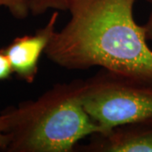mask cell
<instances>
[{"mask_svg": "<svg viewBox=\"0 0 152 152\" xmlns=\"http://www.w3.org/2000/svg\"><path fill=\"white\" fill-rule=\"evenodd\" d=\"M135 0H68L70 19L45 54L69 70L100 67L152 83V50L134 19Z\"/></svg>", "mask_w": 152, "mask_h": 152, "instance_id": "6da1fadb", "label": "cell"}, {"mask_svg": "<svg viewBox=\"0 0 152 152\" xmlns=\"http://www.w3.org/2000/svg\"><path fill=\"white\" fill-rule=\"evenodd\" d=\"M85 80L56 84L33 101L8 108L9 128L0 150L71 152L88 135L102 134L82 104Z\"/></svg>", "mask_w": 152, "mask_h": 152, "instance_id": "7a4b0ae2", "label": "cell"}, {"mask_svg": "<svg viewBox=\"0 0 152 152\" xmlns=\"http://www.w3.org/2000/svg\"><path fill=\"white\" fill-rule=\"evenodd\" d=\"M82 104L102 134L122 125L152 124V83L101 69L85 80Z\"/></svg>", "mask_w": 152, "mask_h": 152, "instance_id": "3957f363", "label": "cell"}, {"mask_svg": "<svg viewBox=\"0 0 152 152\" xmlns=\"http://www.w3.org/2000/svg\"><path fill=\"white\" fill-rule=\"evenodd\" d=\"M58 18V12L56 10L45 26L32 35L16 37L1 49L10 61L13 73L24 81L32 83L35 80L38 63L56 31Z\"/></svg>", "mask_w": 152, "mask_h": 152, "instance_id": "277c9868", "label": "cell"}, {"mask_svg": "<svg viewBox=\"0 0 152 152\" xmlns=\"http://www.w3.org/2000/svg\"><path fill=\"white\" fill-rule=\"evenodd\" d=\"M86 145H76L75 151L152 152V124L122 125L106 134H95Z\"/></svg>", "mask_w": 152, "mask_h": 152, "instance_id": "5b68a950", "label": "cell"}, {"mask_svg": "<svg viewBox=\"0 0 152 152\" xmlns=\"http://www.w3.org/2000/svg\"><path fill=\"white\" fill-rule=\"evenodd\" d=\"M68 9V0H31V14L38 16L48 10L65 11Z\"/></svg>", "mask_w": 152, "mask_h": 152, "instance_id": "8992f818", "label": "cell"}, {"mask_svg": "<svg viewBox=\"0 0 152 152\" xmlns=\"http://www.w3.org/2000/svg\"><path fill=\"white\" fill-rule=\"evenodd\" d=\"M10 11L17 20H24L31 14V0H0V8Z\"/></svg>", "mask_w": 152, "mask_h": 152, "instance_id": "52a82bcc", "label": "cell"}, {"mask_svg": "<svg viewBox=\"0 0 152 152\" xmlns=\"http://www.w3.org/2000/svg\"><path fill=\"white\" fill-rule=\"evenodd\" d=\"M13 74L10 63L6 55L0 50V80H7Z\"/></svg>", "mask_w": 152, "mask_h": 152, "instance_id": "ba28073f", "label": "cell"}, {"mask_svg": "<svg viewBox=\"0 0 152 152\" xmlns=\"http://www.w3.org/2000/svg\"><path fill=\"white\" fill-rule=\"evenodd\" d=\"M10 122V116L8 110L6 109L4 113L0 114V147L3 144L4 134L9 128Z\"/></svg>", "mask_w": 152, "mask_h": 152, "instance_id": "9c48e42d", "label": "cell"}, {"mask_svg": "<svg viewBox=\"0 0 152 152\" xmlns=\"http://www.w3.org/2000/svg\"><path fill=\"white\" fill-rule=\"evenodd\" d=\"M147 2H149L151 5V15L149 16V19L147 20L146 24L144 25V27L145 30V37L147 40L151 41L152 42V0H146Z\"/></svg>", "mask_w": 152, "mask_h": 152, "instance_id": "30bf717a", "label": "cell"}]
</instances>
